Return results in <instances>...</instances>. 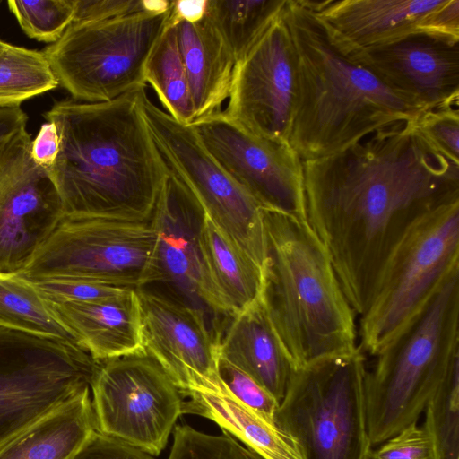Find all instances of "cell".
I'll use <instances>...</instances> for the list:
<instances>
[{
	"instance_id": "cell-1",
	"label": "cell",
	"mask_w": 459,
	"mask_h": 459,
	"mask_svg": "<svg viewBox=\"0 0 459 459\" xmlns=\"http://www.w3.org/2000/svg\"><path fill=\"white\" fill-rule=\"evenodd\" d=\"M417 122L389 126L334 154L302 161L307 222L359 316L406 230L459 200V163L437 151Z\"/></svg>"
},
{
	"instance_id": "cell-2",
	"label": "cell",
	"mask_w": 459,
	"mask_h": 459,
	"mask_svg": "<svg viewBox=\"0 0 459 459\" xmlns=\"http://www.w3.org/2000/svg\"><path fill=\"white\" fill-rule=\"evenodd\" d=\"M142 88L109 101L65 99L43 114L59 134L48 169L65 216L151 221L170 169L143 111Z\"/></svg>"
},
{
	"instance_id": "cell-3",
	"label": "cell",
	"mask_w": 459,
	"mask_h": 459,
	"mask_svg": "<svg viewBox=\"0 0 459 459\" xmlns=\"http://www.w3.org/2000/svg\"><path fill=\"white\" fill-rule=\"evenodd\" d=\"M281 14L296 60L288 141L302 161L334 154L389 126L418 121L426 112L351 59L299 0H286Z\"/></svg>"
},
{
	"instance_id": "cell-4",
	"label": "cell",
	"mask_w": 459,
	"mask_h": 459,
	"mask_svg": "<svg viewBox=\"0 0 459 459\" xmlns=\"http://www.w3.org/2000/svg\"><path fill=\"white\" fill-rule=\"evenodd\" d=\"M263 221L260 299L294 369L355 352L356 313L308 222L269 207Z\"/></svg>"
},
{
	"instance_id": "cell-5",
	"label": "cell",
	"mask_w": 459,
	"mask_h": 459,
	"mask_svg": "<svg viewBox=\"0 0 459 459\" xmlns=\"http://www.w3.org/2000/svg\"><path fill=\"white\" fill-rule=\"evenodd\" d=\"M374 357L375 364L365 377L372 446L417 422L459 360V267Z\"/></svg>"
},
{
	"instance_id": "cell-6",
	"label": "cell",
	"mask_w": 459,
	"mask_h": 459,
	"mask_svg": "<svg viewBox=\"0 0 459 459\" xmlns=\"http://www.w3.org/2000/svg\"><path fill=\"white\" fill-rule=\"evenodd\" d=\"M366 358L359 349L294 369L274 423L302 459H366Z\"/></svg>"
},
{
	"instance_id": "cell-7",
	"label": "cell",
	"mask_w": 459,
	"mask_h": 459,
	"mask_svg": "<svg viewBox=\"0 0 459 459\" xmlns=\"http://www.w3.org/2000/svg\"><path fill=\"white\" fill-rule=\"evenodd\" d=\"M459 267V200L418 219L390 254L367 311L359 349L376 355L423 308Z\"/></svg>"
},
{
	"instance_id": "cell-8",
	"label": "cell",
	"mask_w": 459,
	"mask_h": 459,
	"mask_svg": "<svg viewBox=\"0 0 459 459\" xmlns=\"http://www.w3.org/2000/svg\"><path fill=\"white\" fill-rule=\"evenodd\" d=\"M171 8L72 22L43 50L59 85L81 102L109 101L146 88V62L169 23Z\"/></svg>"
},
{
	"instance_id": "cell-9",
	"label": "cell",
	"mask_w": 459,
	"mask_h": 459,
	"mask_svg": "<svg viewBox=\"0 0 459 459\" xmlns=\"http://www.w3.org/2000/svg\"><path fill=\"white\" fill-rule=\"evenodd\" d=\"M151 221L65 216L18 273L31 281L75 278L142 289L159 280Z\"/></svg>"
},
{
	"instance_id": "cell-10",
	"label": "cell",
	"mask_w": 459,
	"mask_h": 459,
	"mask_svg": "<svg viewBox=\"0 0 459 459\" xmlns=\"http://www.w3.org/2000/svg\"><path fill=\"white\" fill-rule=\"evenodd\" d=\"M99 363L77 345L0 326V446L90 388Z\"/></svg>"
},
{
	"instance_id": "cell-11",
	"label": "cell",
	"mask_w": 459,
	"mask_h": 459,
	"mask_svg": "<svg viewBox=\"0 0 459 459\" xmlns=\"http://www.w3.org/2000/svg\"><path fill=\"white\" fill-rule=\"evenodd\" d=\"M143 111L169 169L216 225L262 268L265 256L263 205L218 164L190 125L174 119L147 93Z\"/></svg>"
},
{
	"instance_id": "cell-12",
	"label": "cell",
	"mask_w": 459,
	"mask_h": 459,
	"mask_svg": "<svg viewBox=\"0 0 459 459\" xmlns=\"http://www.w3.org/2000/svg\"><path fill=\"white\" fill-rule=\"evenodd\" d=\"M97 431L159 455L183 414V396L148 354L100 361L91 387Z\"/></svg>"
},
{
	"instance_id": "cell-13",
	"label": "cell",
	"mask_w": 459,
	"mask_h": 459,
	"mask_svg": "<svg viewBox=\"0 0 459 459\" xmlns=\"http://www.w3.org/2000/svg\"><path fill=\"white\" fill-rule=\"evenodd\" d=\"M190 126L218 164L263 207L307 221L303 162L288 142L257 135L221 109Z\"/></svg>"
},
{
	"instance_id": "cell-14",
	"label": "cell",
	"mask_w": 459,
	"mask_h": 459,
	"mask_svg": "<svg viewBox=\"0 0 459 459\" xmlns=\"http://www.w3.org/2000/svg\"><path fill=\"white\" fill-rule=\"evenodd\" d=\"M26 127L0 150V273L18 274L65 216L47 169L31 156Z\"/></svg>"
},
{
	"instance_id": "cell-15",
	"label": "cell",
	"mask_w": 459,
	"mask_h": 459,
	"mask_svg": "<svg viewBox=\"0 0 459 459\" xmlns=\"http://www.w3.org/2000/svg\"><path fill=\"white\" fill-rule=\"evenodd\" d=\"M295 94V52L281 13L235 64L223 111L257 135L289 143Z\"/></svg>"
},
{
	"instance_id": "cell-16",
	"label": "cell",
	"mask_w": 459,
	"mask_h": 459,
	"mask_svg": "<svg viewBox=\"0 0 459 459\" xmlns=\"http://www.w3.org/2000/svg\"><path fill=\"white\" fill-rule=\"evenodd\" d=\"M144 352L170 377L183 397L225 389L219 376V335L206 314L181 299L136 290Z\"/></svg>"
},
{
	"instance_id": "cell-17",
	"label": "cell",
	"mask_w": 459,
	"mask_h": 459,
	"mask_svg": "<svg viewBox=\"0 0 459 459\" xmlns=\"http://www.w3.org/2000/svg\"><path fill=\"white\" fill-rule=\"evenodd\" d=\"M342 51L426 112L457 107L459 39L415 31L380 46Z\"/></svg>"
},
{
	"instance_id": "cell-18",
	"label": "cell",
	"mask_w": 459,
	"mask_h": 459,
	"mask_svg": "<svg viewBox=\"0 0 459 459\" xmlns=\"http://www.w3.org/2000/svg\"><path fill=\"white\" fill-rule=\"evenodd\" d=\"M204 213L193 193L170 170L150 221L157 238L158 281L175 288L186 303L205 314L224 315L203 256L200 229Z\"/></svg>"
},
{
	"instance_id": "cell-19",
	"label": "cell",
	"mask_w": 459,
	"mask_h": 459,
	"mask_svg": "<svg viewBox=\"0 0 459 459\" xmlns=\"http://www.w3.org/2000/svg\"><path fill=\"white\" fill-rule=\"evenodd\" d=\"M443 0H299L342 50L380 46L410 33Z\"/></svg>"
},
{
	"instance_id": "cell-20",
	"label": "cell",
	"mask_w": 459,
	"mask_h": 459,
	"mask_svg": "<svg viewBox=\"0 0 459 459\" xmlns=\"http://www.w3.org/2000/svg\"><path fill=\"white\" fill-rule=\"evenodd\" d=\"M48 304L95 360L144 353L136 290L88 301Z\"/></svg>"
},
{
	"instance_id": "cell-21",
	"label": "cell",
	"mask_w": 459,
	"mask_h": 459,
	"mask_svg": "<svg viewBox=\"0 0 459 459\" xmlns=\"http://www.w3.org/2000/svg\"><path fill=\"white\" fill-rule=\"evenodd\" d=\"M230 318L225 334L219 337V359L248 375L280 403L294 368L261 299Z\"/></svg>"
},
{
	"instance_id": "cell-22",
	"label": "cell",
	"mask_w": 459,
	"mask_h": 459,
	"mask_svg": "<svg viewBox=\"0 0 459 459\" xmlns=\"http://www.w3.org/2000/svg\"><path fill=\"white\" fill-rule=\"evenodd\" d=\"M169 22L175 28L195 119L221 110L229 98L236 64L226 43L205 15L196 22Z\"/></svg>"
},
{
	"instance_id": "cell-23",
	"label": "cell",
	"mask_w": 459,
	"mask_h": 459,
	"mask_svg": "<svg viewBox=\"0 0 459 459\" xmlns=\"http://www.w3.org/2000/svg\"><path fill=\"white\" fill-rule=\"evenodd\" d=\"M96 430L88 388L4 442L0 459H71Z\"/></svg>"
},
{
	"instance_id": "cell-24",
	"label": "cell",
	"mask_w": 459,
	"mask_h": 459,
	"mask_svg": "<svg viewBox=\"0 0 459 459\" xmlns=\"http://www.w3.org/2000/svg\"><path fill=\"white\" fill-rule=\"evenodd\" d=\"M182 412L207 418L264 459H302L295 442L275 423L238 402L225 387L221 392L186 394Z\"/></svg>"
},
{
	"instance_id": "cell-25",
	"label": "cell",
	"mask_w": 459,
	"mask_h": 459,
	"mask_svg": "<svg viewBox=\"0 0 459 459\" xmlns=\"http://www.w3.org/2000/svg\"><path fill=\"white\" fill-rule=\"evenodd\" d=\"M200 241L205 266L224 315L231 317L258 301L262 268L205 212Z\"/></svg>"
},
{
	"instance_id": "cell-26",
	"label": "cell",
	"mask_w": 459,
	"mask_h": 459,
	"mask_svg": "<svg viewBox=\"0 0 459 459\" xmlns=\"http://www.w3.org/2000/svg\"><path fill=\"white\" fill-rule=\"evenodd\" d=\"M0 326L81 347L48 302L18 274L0 273Z\"/></svg>"
},
{
	"instance_id": "cell-27",
	"label": "cell",
	"mask_w": 459,
	"mask_h": 459,
	"mask_svg": "<svg viewBox=\"0 0 459 459\" xmlns=\"http://www.w3.org/2000/svg\"><path fill=\"white\" fill-rule=\"evenodd\" d=\"M285 4L286 0H207L205 16L238 63L280 16Z\"/></svg>"
},
{
	"instance_id": "cell-28",
	"label": "cell",
	"mask_w": 459,
	"mask_h": 459,
	"mask_svg": "<svg viewBox=\"0 0 459 459\" xmlns=\"http://www.w3.org/2000/svg\"><path fill=\"white\" fill-rule=\"evenodd\" d=\"M144 76L165 112L185 125L195 119L187 76L170 22L148 57Z\"/></svg>"
},
{
	"instance_id": "cell-29",
	"label": "cell",
	"mask_w": 459,
	"mask_h": 459,
	"mask_svg": "<svg viewBox=\"0 0 459 459\" xmlns=\"http://www.w3.org/2000/svg\"><path fill=\"white\" fill-rule=\"evenodd\" d=\"M58 85L43 50L8 44L0 52V108L20 106Z\"/></svg>"
},
{
	"instance_id": "cell-30",
	"label": "cell",
	"mask_w": 459,
	"mask_h": 459,
	"mask_svg": "<svg viewBox=\"0 0 459 459\" xmlns=\"http://www.w3.org/2000/svg\"><path fill=\"white\" fill-rule=\"evenodd\" d=\"M423 427L433 449V459H459V360L430 398Z\"/></svg>"
},
{
	"instance_id": "cell-31",
	"label": "cell",
	"mask_w": 459,
	"mask_h": 459,
	"mask_svg": "<svg viewBox=\"0 0 459 459\" xmlns=\"http://www.w3.org/2000/svg\"><path fill=\"white\" fill-rule=\"evenodd\" d=\"M7 4L23 32L45 43L57 41L74 19V0H9Z\"/></svg>"
},
{
	"instance_id": "cell-32",
	"label": "cell",
	"mask_w": 459,
	"mask_h": 459,
	"mask_svg": "<svg viewBox=\"0 0 459 459\" xmlns=\"http://www.w3.org/2000/svg\"><path fill=\"white\" fill-rule=\"evenodd\" d=\"M168 459H264L230 433L209 435L188 425H177Z\"/></svg>"
},
{
	"instance_id": "cell-33",
	"label": "cell",
	"mask_w": 459,
	"mask_h": 459,
	"mask_svg": "<svg viewBox=\"0 0 459 459\" xmlns=\"http://www.w3.org/2000/svg\"><path fill=\"white\" fill-rule=\"evenodd\" d=\"M29 281L46 300L53 303L88 301L132 289L75 278L54 277Z\"/></svg>"
},
{
	"instance_id": "cell-34",
	"label": "cell",
	"mask_w": 459,
	"mask_h": 459,
	"mask_svg": "<svg viewBox=\"0 0 459 459\" xmlns=\"http://www.w3.org/2000/svg\"><path fill=\"white\" fill-rule=\"evenodd\" d=\"M219 376L227 390L242 404L274 423L279 403L248 375L219 359Z\"/></svg>"
},
{
	"instance_id": "cell-35",
	"label": "cell",
	"mask_w": 459,
	"mask_h": 459,
	"mask_svg": "<svg viewBox=\"0 0 459 459\" xmlns=\"http://www.w3.org/2000/svg\"><path fill=\"white\" fill-rule=\"evenodd\" d=\"M417 123L420 133L437 151L459 163L457 107L427 111Z\"/></svg>"
},
{
	"instance_id": "cell-36",
	"label": "cell",
	"mask_w": 459,
	"mask_h": 459,
	"mask_svg": "<svg viewBox=\"0 0 459 459\" xmlns=\"http://www.w3.org/2000/svg\"><path fill=\"white\" fill-rule=\"evenodd\" d=\"M167 0H74L73 22L104 21L137 13L171 8Z\"/></svg>"
},
{
	"instance_id": "cell-37",
	"label": "cell",
	"mask_w": 459,
	"mask_h": 459,
	"mask_svg": "<svg viewBox=\"0 0 459 459\" xmlns=\"http://www.w3.org/2000/svg\"><path fill=\"white\" fill-rule=\"evenodd\" d=\"M376 459H433L430 437L425 428L417 422L408 425L388 438L376 450Z\"/></svg>"
},
{
	"instance_id": "cell-38",
	"label": "cell",
	"mask_w": 459,
	"mask_h": 459,
	"mask_svg": "<svg viewBox=\"0 0 459 459\" xmlns=\"http://www.w3.org/2000/svg\"><path fill=\"white\" fill-rule=\"evenodd\" d=\"M71 459H154V456L96 430Z\"/></svg>"
},
{
	"instance_id": "cell-39",
	"label": "cell",
	"mask_w": 459,
	"mask_h": 459,
	"mask_svg": "<svg viewBox=\"0 0 459 459\" xmlns=\"http://www.w3.org/2000/svg\"><path fill=\"white\" fill-rule=\"evenodd\" d=\"M420 31L459 39V0H443L426 16Z\"/></svg>"
},
{
	"instance_id": "cell-40",
	"label": "cell",
	"mask_w": 459,
	"mask_h": 459,
	"mask_svg": "<svg viewBox=\"0 0 459 459\" xmlns=\"http://www.w3.org/2000/svg\"><path fill=\"white\" fill-rule=\"evenodd\" d=\"M60 139L53 122L41 125L36 137L31 141V156L39 166L49 169L59 152Z\"/></svg>"
},
{
	"instance_id": "cell-41",
	"label": "cell",
	"mask_w": 459,
	"mask_h": 459,
	"mask_svg": "<svg viewBox=\"0 0 459 459\" xmlns=\"http://www.w3.org/2000/svg\"><path fill=\"white\" fill-rule=\"evenodd\" d=\"M28 116L21 106L0 108V150L22 128L26 127Z\"/></svg>"
},
{
	"instance_id": "cell-42",
	"label": "cell",
	"mask_w": 459,
	"mask_h": 459,
	"mask_svg": "<svg viewBox=\"0 0 459 459\" xmlns=\"http://www.w3.org/2000/svg\"><path fill=\"white\" fill-rule=\"evenodd\" d=\"M207 0L172 1L170 20L196 22L203 19L206 13Z\"/></svg>"
},
{
	"instance_id": "cell-43",
	"label": "cell",
	"mask_w": 459,
	"mask_h": 459,
	"mask_svg": "<svg viewBox=\"0 0 459 459\" xmlns=\"http://www.w3.org/2000/svg\"><path fill=\"white\" fill-rule=\"evenodd\" d=\"M9 43L0 39V52L8 46Z\"/></svg>"
},
{
	"instance_id": "cell-44",
	"label": "cell",
	"mask_w": 459,
	"mask_h": 459,
	"mask_svg": "<svg viewBox=\"0 0 459 459\" xmlns=\"http://www.w3.org/2000/svg\"><path fill=\"white\" fill-rule=\"evenodd\" d=\"M371 451H372V450H371ZM366 459H376V458L372 455V454H371V452H370V453L368 455V456L366 457Z\"/></svg>"
}]
</instances>
